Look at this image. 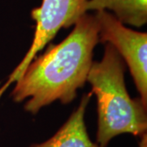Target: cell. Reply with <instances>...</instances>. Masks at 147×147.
<instances>
[{
	"label": "cell",
	"mask_w": 147,
	"mask_h": 147,
	"mask_svg": "<svg viewBox=\"0 0 147 147\" xmlns=\"http://www.w3.org/2000/svg\"><path fill=\"white\" fill-rule=\"evenodd\" d=\"M73 30L56 45L34 58L11 92L14 101L28 99L25 110L35 115L55 100L69 104L84 87L93 62V50L99 42V29L95 15L84 14Z\"/></svg>",
	"instance_id": "6da1fadb"
},
{
	"label": "cell",
	"mask_w": 147,
	"mask_h": 147,
	"mask_svg": "<svg viewBox=\"0 0 147 147\" xmlns=\"http://www.w3.org/2000/svg\"><path fill=\"white\" fill-rule=\"evenodd\" d=\"M92 92L84 95L79 107L69 116L57 133L41 144H34L30 147H100L91 141L88 134L84 115Z\"/></svg>",
	"instance_id": "5b68a950"
},
{
	"label": "cell",
	"mask_w": 147,
	"mask_h": 147,
	"mask_svg": "<svg viewBox=\"0 0 147 147\" xmlns=\"http://www.w3.org/2000/svg\"><path fill=\"white\" fill-rule=\"evenodd\" d=\"M125 64L120 54L105 43L100 61H93L87 78L97 99L96 142L106 147L111 139L123 133L146 134V105L141 97L131 98L124 80Z\"/></svg>",
	"instance_id": "7a4b0ae2"
},
{
	"label": "cell",
	"mask_w": 147,
	"mask_h": 147,
	"mask_svg": "<svg viewBox=\"0 0 147 147\" xmlns=\"http://www.w3.org/2000/svg\"><path fill=\"white\" fill-rule=\"evenodd\" d=\"M88 0H42L39 7L31 11V17L35 21V31L29 51L21 62L11 74L7 81L0 88V97L13 82L22 75L29 64L35 58L61 28L74 26L86 11Z\"/></svg>",
	"instance_id": "3957f363"
},
{
	"label": "cell",
	"mask_w": 147,
	"mask_h": 147,
	"mask_svg": "<svg viewBox=\"0 0 147 147\" xmlns=\"http://www.w3.org/2000/svg\"><path fill=\"white\" fill-rule=\"evenodd\" d=\"M85 9L111 11L123 24L135 27L147 22V0H88Z\"/></svg>",
	"instance_id": "8992f818"
},
{
	"label": "cell",
	"mask_w": 147,
	"mask_h": 147,
	"mask_svg": "<svg viewBox=\"0 0 147 147\" xmlns=\"http://www.w3.org/2000/svg\"><path fill=\"white\" fill-rule=\"evenodd\" d=\"M99 42L110 43L127 65L143 103L147 106V34L133 30L108 11H97Z\"/></svg>",
	"instance_id": "277c9868"
}]
</instances>
